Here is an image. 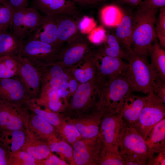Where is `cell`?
Here are the masks:
<instances>
[{
	"label": "cell",
	"instance_id": "1",
	"mask_svg": "<svg viewBox=\"0 0 165 165\" xmlns=\"http://www.w3.org/2000/svg\"><path fill=\"white\" fill-rule=\"evenodd\" d=\"M119 150L125 165H149L155 155L143 137L125 123L119 139Z\"/></svg>",
	"mask_w": 165,
	"mask_h": 165
},
{
	"label": "cell",
	"instance_id": "2",
	"mask_svg": "<svg viewBox=\"0 0 165 165\" xmlns=\"http://www.w3.org/2000/svg\"><path fill=\"white\" fill-rule=\"evenodd\" d=\"M126 60L128 66L125 73L132 92L145 94L152 92L158 78L146 56L139 54L131 48L126 49Z\"/></svg>",
	"mask_w": 165,
	"mask_h": 165
},
{
	"label": "cell",
	"instance_id": "3",
	"mask_svg": "<svg viewBox=\"0 0 165 165\" xmlns=\"http://www.w3.org/2000/svg\"><path fill=\"white\" fill-rule=\"evenodd\" d=\"M156 12L157 9L140 8L132 16L131 49L139 54L147 56L149 47L155 40Z\"/></svg>",
	"mask_w": 165,
	"mask_h": 165
},
{
	"label": "cell",
	"instance_id": "4",
	"mask_svg": "<svg viewBox=\"0 0 165 165\" xmlns=\"http://www.w3.org/2000/svg\"><path fill=\"white\" fill-rule=\"evenodd\" d=\"M125 73L103 85L97 104L99 112L105 115L120 112L125 99L133 92Z\"/></svg>",
	"mask_w": 165,
	"mask_h": 165
},
{
	"label": "cell",
	"instance_id": "5",
	"mask_svg": "<svg viewBox=\"0 0 165 165\" xmlns=\"http://www.w3.org/2000/svg\"><path fill=\"white\" fill-rule=\"evenodd\" d=\"M59 48L39 40L29 38L24 40L20 55L32 65L40 69L55 63Z\"/></svg>",
	"mask_w": 165,
	"mask_h": 165
},
{
	"label": "cell",
	"instance_id": "6",
	"mask_svg": "<svg viewBox=\"0 0 165 165\" xmlns=\"http://www.w3.org/2000/svg\"><path fill=\"white\" fill-rule=\"evenodd\" d=\"M152 92L148 94L137 120L131 126L145 139L150 131L165 117V105Z\"/></svg>",
	"mask_w": 165,
	"mask_h": 165
},
{
	"label": "cell",
	"instance_id": "7",
	"mask_svg": "<svg viewBox=\"0 0 165 165\" xmlns=\"http://www.w3.org/2000/svg\"><path fill=\"white\" fill-rule=\"evenodd\" d=\"M38 12L31 7L15 10L10 26L13 34L24 40L31 35L41 18Z\"/></svg>",
	"mask_w": 165,
	"mask_h": 165
},
{
	"label": "cell",
	"instance_id": "8",
	"mask_svg": "<svg viewBox=\"0 0 165 165\" xmlns=\"http://www.w3.org/2000/svg\"><path fill=\"white\" fill-rule=\"evenodd\" d=\"M103 144L101 136L79 139L73 144L74 163L78 165H96Z\"/></svg>",
	"mask_w": 165,
	"mask_h": 165
},
{
	"label": "cell",
	"instance_id": "9",
	"mask_svg": "<svg viewBox=\"0 0 165 165\" xmlns=\"http://www.w3.org/2000/svg\"><path fill=\"white\" fill-rule=\"evenodd\" d=\"M14 57L17 63L18 75L29 98H39L41 90V78L39 69L20 55Z\"/></svg>",
	"mask_w": 165,
	"mask_h": 165
},
{
	"label": "cell",
	"instance_id": "10",
	"mask_svg": "<svg viewBox=\"0 0 165 165\" xmlns=\"http://www.w3.org/2000/svg\"><path fill=\"white\" fill-rule=\"evenodd\" d=\"M124 123L120 112L104 115L100 131L103 144L109 148L119 149V141Z\"/></svg>",
	"mask_w": 165,
	"mask_h": 165
},
{
	"label": "cell",
	"instance_id": "11",
	"mask_svg": "<svg viewBox=\"0 0 165 165\" xmlns=\"http://www.w3.org/2000/svg\"><path fill=\"white\" fill-rule=\"evenodd\" d=\"M0 97L4 102L17 106L25 105L29 99L18 75L9 78H0Z\"/></svg>",
	"mask_w": 165,
	"mask_h": 165
},
{
	"label": "cell",
	"instance_id": "12",
	"mask_svg": "<svg viewBox=\"0 0 165 165\" xmlns=\"http://www.w3.org/2000/svg\"><path fill=\"white\" fill-rule=\"evenodd\" d=\"M30 7L46 16L68 15L75 11L74 2L71 0H31Z\"/></svg>",
	"mask_w": 165,
	"mask_h": 165
},
{
	"label": "cell",
	"instance_id": "13",
	"mask_svg": "<svg viewBox=\"0 0 165 165\" xmlns=\"http://www.w3.org/2000/svg\"><path fill=\"white\" fill-rule=\"evenodd\" d=\"M29 38L59 48L55 15L42 17L37 28Z\"/></svg>",
	"mask_w": 165,
	"mask_h": 165
},
{
	"label": "cell",
	"instance_id": "14",
	"mask_svg": "<svg viewBox=\"0 0 165 165\" xmlns=\"http://www.w3.org/2000/svg\"><path fill=\"white\" fill-rule=\"evenodd\" d=\"M41 78V89H58L68 82V75L59 64H51L39 69Z\"/></svg>",
	"mask_w": 165,
	"mask_h": 165
},
{
	"label": "cell",
	"instance_id": "15",
	"mask_svg": "<svg viewBox=\"0 0 165 165\" xmlns=\"http://www.w3.org/2000/svg\"><path fill=\"white\" fill-rule=\"evenodd\" d=\"M147 96L129 94L125 99L120 112L126 124L131 126L138 119L145 104Z\"/></svg>",
	"mask_w": 165,
	"mask_h": 165
},
{
	"label": "cell",
	"instance_id": "16",
	"mask_svg": "<svg viewBox=\"0 0 165 165\" xmlns=\"http://www.w3.org/2000/svg\"><path fill=\"white\" fill-rule=\"evenodd\" d=\"M5 103L0 106V125L10 131L21 130L23 123L18 113L24 107Z\"/></svg>",
	"mask_w": 165,
	"mask_h": 165
},
{
	"label": "cell",
	"instance_id": "17",
	"mask_svg": "<svg viewBox=\"0 0 165 165\" xmlns=\"http://www.w3.org/2000/svg\"><path fill=\"white\" fill-rule=\"evenodd\" d=\"M99 66L100 74L109 78V81L118 77L126 72L128 64L122 59L110 57L104 54Z\"/></svg>",
	"mask_w": 165,
	"mask_h": 165
},
{
	"label": "cell",
	"instance_id": "18",
	"mask_svg": "<svg viewBox=\"0 0 165 165\" xmlns=\"http://www.w3.org/2000/svg\"><path fill=\"white\" fill-rule=\"evenodd\" d=\"M66 14L55 15L57 23L58 45L68 41L78 34V24Z\"/></svg>",
	"mask_w": 165,
	"mask_h": 165
},
{
	"label": "cell",
	"instance_id": "19",
	"mask_svg": "<svg viewBox=\"0 0 165 165\" xmlns=\"http://www.w3.org/2000/svg\"><path fill=\"white\" fill-rule=\"evenodd\" d=\"M145 141L153 154L165 152V118L152 128Z\"/></svg>",
	"mask_w": 165,
	"mask_h": 165
},
{
	"label": "cell",
	"instance_id": "20",
	"mask_svg": "<svg viewBox=\"0 0 165 165\" xmlns=\"http://www.w3.org/2000/svg\"><path fill=\"white\" fill-rule=\"evenodd\" d=\"M23 41L12 32L2 31L0 33V56L20 55Z\"/></svg>",
	"mask_w": 165,
	"mask_h": 165
},
{
	"label": "cell",
	"instance_id": "21",
	"mask_svg": "<svg viewBox=\"0 0 165 165\" xmlns=\"http://www.w3.org/2000/svg\"><path fill=\"white\" fill-rule=\"evenodd\" d=\"M84 38L78 34L71 39V46L64 52L62 59L64 64L72 65L80 60L83 56L86 49Z\"/></svg>",
	"mask_w": 165,
	"mask_h": 165
},
{
	"label": "cell",
	"instance_id": "22",
	"mask_svg": "<svg viewBox=\"0 0 165 165\" xmlns=\"http://www.w3.org/2000/svg\"><path fill=\"white\" fill-rule=\"evenodd\" d=\"M150 63L158 78L165 81V51L156 40L149 47Z\"/></svg>",
	"mask_w": 165,
	"mask_h": 165
},
{
	"label": "cell",
	"instance_id": "23",
	"mask_svg": "<svg viewBox=\"0 0 165 165\" xmlns=\"http://www.w3.org/2000/svg\"><path fill=\"white\" fill-rule=\"evenodd\" d=\"M104 113H98L90 120L78 121L74 124L84 138H96L100 135V125Z\"/></svg>",
	"mask_w": 165,
	"mask_h": 165
},
{
	"label": "cell",
	"instance_id": "24",
	"mask_svg": "<svg viewBox=\"0 0 165 165\" xmlns=\"http://www.w3.org/2000/svg\"><path fill=\"white\" fill-rule=\"evenodd\" d=\"M116 27L115 36L120 45L126 49L131 48L132 43V16L124 13L121 23Z\"/></svg>",
	"mask_w": 165,
	"mask_h": 165
},
{
	"label": "cell",
	"instance_id": "25",
	"mask_svg": "<svg viewBox=\"0 0 165 165\" xmlns=\"http://www.w3.org/2000/svg\"><path fill=\"white\" fill-rule=\"evenodd\" d=\"M124 13L118 6L113 5L104 6L101 9L100 17L105 25L110 27H116L121 22Z\"/></svg>",
	"mask_w": 165,
	"mask_h": 165
},
{
	"label": "cell",
	"instance_id": "26",
	"mask_svg": "<svg viewBox=\"0 0 165 165\" xmlns=\"http://www.w3.org/2000/svg\"><path fill=\"white\" fill-rule=\"evenodd\" d=\"M21 149L27 152L37 160L41 161L49 156L51 151L49 145L46 143L33 140L26 141Z\"/></svg>",
	"mask_w": 165,
	"mask_h": 165
},
{
	"label": "cell",
	"instance_id": "27",
	"mask_svg": "<svg viewBox=\"0 0 165 165\" xmlns=\"http://www.w3.org/2000/svg\"><path fill=\"white\" fill-rule=\"evenodd\" d=\"M97 164L100 165H125V160L118 149L102 146Z\"/></svg>",
	"mask_w": 165,
	"mask_h": 165
},
{
	"label": "cell",
	"instance_id": "28",
	"mask_svg": "<svg viewBox=\"0 0 165 165\" xmlns=\"http://www.w3.org/2000/svg\"><path fill=\"white\" fill-rule=\"evenodd\" d=\"M29 125L31 130L40 137L46 138L53 136V126L36 114L31 118Z\"/></svg>",
	"mask_w": 165,
	"mask_h": 165
},
{
	"label": "cell",
	"instance_id": "29",
	"mask_svg": "<svg viewBox=\"0 0 165 165\" xmlns=\"http://www.w3.org/2000/svg\"><path fill=\"white\" fill-rule=\"evenodd\" d=\"M18 75L17 63L14 57L0 56V78H12Z\"/></svg>",
	"mask_w": 165,
	"mask_h": 165
},
{
	"label": "cell",
	"instance_id": "30",
	"mask_svg": "<svg viewBox=\"0 0 165 165\" xmlns=\"http://www.w3.org/2000/svg\"><path fill=\"white\" fill-rule=\"evenodd\" d=\"M25 105L35 113L39 115L53 126H58L60 124V119L57 115L54 113L48 112L42 109L35 98L28 100Z\"/></svg>",
	"mask_w": 165,
	"mask_h": 165
},
{
	"label": "cell",
	"instance_id": "31",
	"mask_svg": "<svg viewBox=\"0 0 165 165\" xmlns=\"http://www.w3.org/2000/svg\"><path fill=\"white\" fill-rule=\"evenodd\" d=\"M91 92V87L87 82L82 83L77 89L73 96L72 104L73 107L80 108L87 103Z\"/></svg>",
	"mask_w": 165,
	"mask_h": 165
},
{
	"label": "cell",
	"instance_id": "32",
	"mask_svg": "<svg viewBox=\"0 0 165 165\" xmlns=\"http://www.w3.org/2000/svg\"><path fill=\"white\" fill-rule=\"evenodd\" d=\"M9 160V164L12 165H41V161L37 160L27 152L19 150L11 153Z\"/></svg>",
	"mask_w": 165,
	"mask_h": 165
},
{
	"label": "cell",
	"instance_id": "33",
	"mask_svg": "<svg viewBox=\"0 0 165 165\" xmlns=\"http://www.w3.org/2000/svg\"><path fill=\"white\" fill-rule=\"evenodd\" d=\"M14 11L6 0L0 1V28L3 31L10 28Z\"/></svg>",
	"mask_w": 165,
	"mask_h": 165
},
{
	"label": "cell",
	"instance_id": "34",
	"mask_svg": "<svg viewBox=\"0 0 165 165\" xmlns=\"http://www.w3.org/2000/svg\"><path fill=\"white\" fill-rule=\"evenodd\" d=\"M49 146L51 151L61 153L74 163L73 149L68 143L62 141L54 140L50 142Z\"/></svg>",
	"mask_w": 165,
	"mask_h": 165
},
{
	"label": "cell",
	"instance_id": "35",
	"mask_svg": "<svg viewBox=\"0 0 165 165\" xmlns=\"http://www.w3.org/2000/svg\"><path fill=\"white\" fill-rule=\"evenodd\" d=\"M11 138L10 139L11 153L20 150L26 142V136L21 130H11Z\"/></svg>",
	"mask_w": 165,
	"mask_h": 165
},
{
	"label": "cell",
	"instance_id": "36",
	"mask_svg": "<svg viewBox=\"0 0 165 165\" xmlns=\"http://www.w3.org/2000/svg\"><path fill=\"white\" fill-rule=\"evenodd\" d=\"M156 23V30L159 44L163 48L165 47V6L161 8L158 19Z\"/></svg>",
	"mask_w": 165,
	"mask_h": 165
},
{
	"label": "cell",
	"instance_id": "37",
	"mask_svg": "<svg viewBox=\"0 0 165 165\" xmlns=\"http://www.w3.org/2000/svg\"><path fill=\"white\" fill-rule=\"evenodd\" d=\"M63 136L70 143L73 144L81 137L79 131L74 124L64 125L61 129Z\"/></svg>",
	"mask_w": 165,
	"mask_h": 165
},
{
	"label": "cell",
	"instance_id": "38",
	"mask_svg": "<svg viewBox=\"0 0 165 165\" xmlns=\"http://www.w3.org/2000/svg\"><path fill=\"white\" fill-rule=\"evenodd\" d=\"M106 35L105 29L100 26L94 28L89 34L87 38L93 43L99 44L105 41Z\"/></svg>",
	"mask_w": 165,
	"mask_h": 165
},
{
	"label": "cell",
	"instance_id": "39",
	"mask_svg": "<svg viewBox=\"0 0 165 165\" xmlns=\"http://www.w3.org/2000/svg\"><path fill=\"white\" fill-rule=\"evenodd\" d=\"M96 23L92 18L85 16L78 24V28L83 34H89L96 27Z\"/></svg>",
	"mask_w": 165,
	"mask_h": 165
},
{
	"label": "cell",
	"instance_id": "40",
	"mask_svg": "<svg viewBox=\"0 0 165 165\" xmlns=\"http://www.w3.org/2000/svg\"><path fill=\"white\" fill-rule=\"evenodd\" d=\"M75 76L76 79L80 82L83 83L87 82L92 78L94 71L91 68L82 69H78L75 71Z\"/></svg>",
	"mask_w": 165,
	"mask_h": 165
},
{
	"label": "cell",
	"instance_id": "41",
	"mask_svg": "<svg viewBox=\"0 0 165 165\" xmlns=\"http://www.w3.org/2000/svg\"><path fill=\"white\" fill-rule=\"evenodd\" d=\"M139 5L143 9H157L165 6V0H144Z\"/></svg>",
	"mask_w": 165,
	"mask_h": 165
},
{
	"label": "cell",
	"instance_id": "42",
	"mask_svg": "<svg viewBox=\"0 0 165 165\" xmlns=\"http://www.w3.org/2000/svg\"><path fill=\"white\" fill-rule=\"evenodd\" d=\"M165 81L157 79L155 81L152 92L165 103Z\"/></svg>",
	"mask_w": 165,
	"mask_h": 165
},
{
	"label": "cell",
	"instance_id": "43",
	"mask_svg": "<svg viewBox=\"0 0 165 165\" xmlns=\"http://www.w3.org/2000/svg\"><path fill=\"white\" fill-rule=\"evenodd\" d=\"M104 54L106 56L126 60V53L122 49L119 50L110 47L107 45L104 50Z\"/></svg>",
	"mask_w": 165,
	"mask_h": 165
},
{
	"label": "cell",
	"instance_id": "44",
	"mask_svg": "<svg viewBox=\"0 0 165 165\" xmlns=\"http://www.w3.org/2000/svg\"><path fill=\"white\" fill-rule=\"evenodd\" d=\"M42 162V165H66L68 164L64 160L60 159L54 155H50Z\"/></svg>",
	"mask_w": 165,
	"mask_h": 165
},
{
	"label": "cell",
	"instance_id": "45",
	"mask_svg": "<svg viewBox=\"0 0 165 165\" xmlns=\"http://www.w3.org/2000/svg\"><path fill=\"white\" fill-rule=\"evenodd\" d=\"M14 10L28 7L30 0H6Z\"/></svg>",
	"mask_w": 165,
	"mask_h": 165
},
{
	"label": "cell",
	"instance_id": "46",
	"mask_svg": "<svg viewBox=\"0 0 165 165\" xmlns=\"http://www.w3.org/2000/svg\"><path fill=\"white\" fill-rule=\"evenodd\" d=\"M105 41L107 44V45L110 47L119 50L122 49L117 39L113 35L108 34L107 35Z\"/></svg>",
	"mask_w": 165,
	"mask_h": 165
},
{
	"label": "cell",
	"instance_id": "47",
	"mask_svg": "<svg viewBox=\"0 0 165 165\" xmlns=\"http://www.w3.org/2000/svg\"><path fill=\"white\" fill-rule=\"evenodd\" d=\"M155 155L151 161L149 165H165V152L158 153Z\"/></svg>",
	"mask_w": 165,
	"mask_h": 165
},
{
	"label": "cell",
	"instance_id": "48",
	"mask_svg": "<svg viewBox=\"0 0 165 165\" xmlns=\"http://www.w3.org/2000/svg\"><path fill=\"white\" fill-rule=\"evenodd\" d=\"M57 92L60 97L64 98L66 97L71 93L69 82H66L58 89Z\"/></svg>",
	"mask_w": 165,
	"mask_h": 165
},
{
	"label": "cell",
	"instance_id": "49",
	"mask_svg": "<svg viewBox=\"0 0 165 165\" xmlns=\"http://www.w3.org/2000/svg\"><path fill=\"white\" fill-rule=\"evenodd\" d=\"M9 164L5 150L0 147V165H6Z\"/></svg>",
	"mask_w": 165,
	"mask_h": 165
},
{
	"label": "cell",
	"instance_id": "50",
	"mask_svg": "<svg viewBox=\"0 0 165 165\" xmlns=\"http://www.w3.org/2000/svg\"><path fill=\"white\" fill-rule=\"evenodd\" d=\"M121 2L129 5L137 6L140 4L142 0H119Z\"/></svg>",
	"mask_w": 165,
	"mask_h": 165
},
{
	"label": "cell",
	"instance_id": "51",
	"mask_svg": "<svg viewBox=\"0 0 165 165\" xmlns=\"http://www.w3.org/2000/svg\"><path fill=\"white\" fill-rule=\"evenodd\" d=\"M71 93L74 92L77 89L78 84L77 82L75 80H72L69 82Z\"/></svg>",
	"mask_w": 165,
	"mask_h": 165
},
{
	"label": "cell",
	"instance_id": "52",
	"mask_svg": "<svg viewBox=\"0 0 165 165\" xmlns=\"http://www.w3.org/2000/svg\"><path fill=\"white\" fill-rule=\"evenodd\" d=\"M74 2H76L80 4H91L90 0H71Z\"/></svg>",
	"mask_w": 165,
	"mask_h": 165
},
{
	"label": "cell",
	"instance_id": "53",
	"mask_svg": "<svg viewBox=\"0 0 165 165\" xmlns=\"http://www.w3.org/2000/svg\"><path fill=\"white\" fill-rule=\"evenodd\" d=\"M92 3L96 2V0H90Z\"/></svg>",
	"mask_w": 165,
	"mask_h": 165
},
{
	"label": "cell",
	"instance_id": "54",
	"mask_svg": "<svg viewBox=\"0 0 165 165\" xmlns=\"http://www.w3.org/2000/svg\"><path fill=\"white\" fill-rule=\"evenodd\" d=\"M102 0H96V2L101 1Z\"/></svg>",
	"mask_w": 165,
	"mask_h": 165
},
{
	"label": "cell",
	"instance_id": "55",
	"mask_svg": "<svg viewBox=\"0 0 165 165\" xmlns=\"http://www.w3.org/2000/svg\"><path fill=\"white\" fill-rule=\"evenodd\" d=\"M2 31H2V29L0 28V33L2 32Z\"/></svg>",
	"mask_w": 165,
	"mask_h": 165
},
{
	"label": "cell",
	"instance_id": "56",
	"mask_svg": "<svg viewBox=\"0 0 165 165\" xmlns=\"http://www.w3.org/2000/svg\"><path fill=\"white\" fill-rule=\"evenodd\" d=\"M3 0H0V1H3Z\"/></svg>",
	"mask_w": 165,
	"mask_h": 165
}]
</instances>
